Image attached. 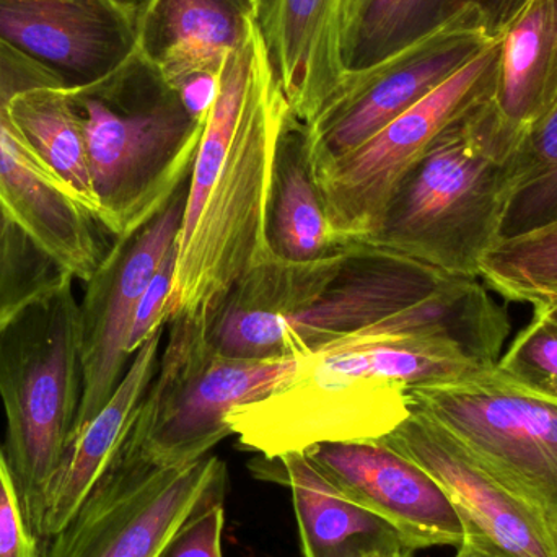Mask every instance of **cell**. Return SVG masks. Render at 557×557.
<instances>
[{
    "mask_svg": "<svg viewBox=\"0 0 557 557\" xmlns=\"http://www.w3.org/2000/svg\"><path fill=\"white\" fill-rule=\"evenodd\" d=\"M517 146L490 101L481 104L429 147L393 193L375 234L357 245L480 278L481 261L503 240Z\"/></svg>",
    "mask_w": 557,
    "mask_h": 557,
    "instance_id": "cell-1",
    "label": "cell"
},
{
    "mask_svg": "<svg viewBox=\"0 0 557 557\" xmlns=\"http://www.w3.org/2000/svg\"><path fill=\"white\" fill-rule=\"evenodd\" d=\"M67 91L87 144L98 221L113 238L133 234L188 182L206 120L139 51L103 81Z\"/></svg>",
    "mask_w": 557,
    "mask_h": 557,
    "instance_id": "cell-2",
    "label": "cell"
},
{
    "mask_svg": "<svg viewBox=\"0 0 557 557\" xmlns=\"http://www.w3.org/2000/svg\"><path fill=\"white\" fill-rule=\"evenodd\" d=\"M74 281L65 278L0 331L3 451L38 539L84 393L81 304Z\"/></svg>",
    "mask_w": 557,
    "mask_h": 557,
    "instance_id": "cell-3",
    "label": "cell"
},
{
    "mask_svg": "<svg viewBox=\"0 0 557 557\" xmlns=\"http://www.w3.org/2000/svg\"><path fill=\"white\" fill-rule=\"evenodd\" d=\"M288 114L264 58L201 218L178 250L166 324L183 314H214L242 278L276 257L270 214Z\"/></svg>",
    "mask_w": 557,
    "mask_h": 557,
    "instance_id": "cell-4",
    "label": "cell"
},
{
    "mask_svg": "<svg viewBox=\"0 0 557 557\" xmlns=\"http://www.w3.org/2000/svg\"><path fill=\"white\" fill-rule=\"evenodd\" d=\"M212 314L166 326L159 369L117 454L152 468L191 463L231 437L228 412L270 395L297 370L292 357H232L215 346Z\"/></svg>",
    "mask_w": 557,
    "mask_h": 557,
    "instance_id": "cell-5",
    "label": "cell"
},
{
    "mask_svg": "<svg viewBox=\"0 0 557 557\" xmlns=\"http://www.w3.org/2000/svg\"><path fill=\"white\" fill-rule=\"evenodd\" d=\"M409 408L444 429L557 530V398L493 366L409 389Z\"/></svg>",
    "mask_w": 557,
    "mask_h": 557,
    "instance_id": "cell-6",
    "label": "cell"
},
{
    "mask_svg": "<svg viewBox=\"0 0 557 557\" xmlns=\"http://www.w3.org/2000/svg\"><path fill=\"white\" fill-rule=\"evenodd\" d=\"M276 389L232 409L242 447L274 460L321 444L379 441L411 414L409 388L359 362L304 356Z\"/></svg>",
    "mask_w": 557,
    "mask_h": 557,
    "instance_id": "cell-7",
    "label": "cell"
},
{
    "mask_svg": "<svg viewBox=\"0 0 557 557\" xmlns=\"http://www.w3.org/2000/svg\"><path fill=\"white\" fill-rule=\"evenodd\" d=\"M499 39L369 143L310 173L337 245L372 237L406 173L448 127L491 100Z\"/></svg>",
    "mask_w": 557,
    "mask_h": 557,
    "instance_id": "cell-8",
    "label": "cell"
},
{
    "mask_svg": "<svg viewBox=\"0 0 557 557\" xmlns=\"http://www.w3.org/2000/svg\"><path fill=\"white\" fill-rule=\"evenodd\" d=\"M494 41L476 13L463 10L379 64L346 72L333 98L305 124L310 173L369 143Z\"/></svg>",
    "mask_w": 557,
    "mask_h": 557,
    "instance_id": "cell-9",
    "label": "cell"
},
{
    "mask_svg": "<svg viewBox=\"0 0 557 557\" xmlns=\"http://www.w3.org/2000/svg\"><path fill=\"white\" fill-rule=\"evenodd\" d=\"M224 476L214 455L172 468L116 455L42 557H157Z\"/></svg>",
    "mask_w": 557,
    "mask_h": 557,
    "instance_id": "cell-10",
    "label": "cell"
},
{
    "mask_svg": "<svg viewBox=\"0 0 557 557\" xmlns=\"http://www.w3.org/2000/svg\"><path fill=\"white\" fill-rule=\"evenodd\" d=\"M39 87L62 85L0 39V201L72 276L87 282L110 250L108 232L42 165L10 116L13 97Z\"/></svg>",
    "mask_w": 557,
    "mask_h": 557,
    "instance_id": "cell-11",
    "label": "cell"
},
{
    "mask_svg": "<svg viewBox=\"0 0 557 557\" xmlns=\"http://www.w3.org/2000/svg\"><path fill=\"white\" fill-rule=\"evenodd\" d=\"M188 189L189 180L156 218L133 234L114 238L95 273L84 282V393L75 431L107 405L129 367L133 357L127 354V337L134 313L166 251L180 244Z\"/></svg>",
    "mask_w": 557,
    "mask_h": 557,
    "instance_id": "cell-12",
    "label": "cell"
},
{
    "mask_svg": "<svg viewBox=\"0 0 557 557\" xmlns=\"http://www.w3.org/2000/svg\"><path fill=\"white\" fill-rule=\"evenodd\" d=\"M382 441L437 481L460 517L465 543L499 557H557V530L548 519L425 416L411 411Z\"/></svg>",
    "mask_w": 557,
    "mask_h": 557,
    "instance_id": "cell-13",
    "label": "cell"
},
{
    "mask_svg": "<svg viewBox=\"0 0 557 557\" xmlns=\"http://www.w3.org/2000/svg\"><path fill=\"white\" fill-rule=\"evenodd\" d=\"M0 39L65 90L103 81L137 51L136 0H0Z\"/></svg>",
    "mask_w": 557,
    "mask_h": 557,
    "instance_id": "cell-14",
    "label": "cell"
},
{
    "mask_svg": "<svg viewBox=\"0 0 557 557\" xmlns=\"http://www.w3.org/2000/svg\"><path fill=\"white\" fill-rule=\"evenodd\" d=\"M304 455L334 490L388 522L411 552L463 543L460 517L437 481L382 438L321 444Z\"/></svg>",
    "mask_w": 557,
    "mask_h": 557,
    "instance_id": "cell-15",
    "label": "cell"
},
{
    "mask_svg": "<svg viewBox=\"0 0 557 557\" xmlns=\"http://www.w3.org/2000/svg\"><path fill=\"white\" fill-rule=\"evenodd\" d=\"M352 247L343 270L307 307L278 323L274 354L300 359L444 285L450 274L399 255Z\"/></svg>",
    "mask_w": 557,
    "mask_h": 557,
    "instance_id": "cell-16",
    "label": "cell"
},
{
    "mask_svg": "<svg viewBox=\"0 0 557 557\" xmlns=\"http://www.w3.org/2000/svg\"><path fill=\"white\" fill-rule=\"evenodd\" d=\"M346 0H260L257 26L271 75L295 117L310 124L343 82Z\"/></svg>",
    "mask_w": 557,
    "mask_h": 557,
    "instance_id": "cell-17",
    "label": "cell"
},
{
    "mask_svg": "<svg viewBox=\"0 0 557 557\" xmlns=\"http://www.w3.org/2000/svg\"><path fill=\"white\" fill-rule=\"evenodd\" d=\"M257 0H137V51L173 87L221 75L257 25Z\"/></svg>",
    "mask_w": 557,
    "mask_h": 557,
    "instance_id": "cell-18",
    "label": "cell"
},
{
    "mask_svg": "<svg viewBox=\"0 0 557 557\" xmlns=\"http://www.w3.org/2000/svg\"><path fill=\"white\" fill-rule=\"evenodd\" d=\"M165 327L166 324L160 326L136 350L123 380L107 405L75 431L49 496L39 533L41 542H48L71 520L123 447L139 411L140 401L159 369Z\"/></svg>",
    "mask_w": 557,
    "mask_h": 557,
    "instance_id": "cell-19",
    "label": "cell"
},
{
    "mask_svg": "<svg viewBox=\"0 0 557 557\" xmlns=\"http://www.w3.org/2000/svg\"><path fill=\"white\" fill-rule=\"evenodd\" d=\"M261 460L267 476L290 490L305 557H379L411 552L388 522L334 490L304 454Z\"/></svg>",
    "mask_w": 557,
    "mask_h": 557,
    "instance_id": "cell-20",
    "label": "cell"
},
{
    "mask_svg": "<svg viewBox=\"0 0 557 557\" xmlns=\"http://www.w3.org/2000/svg\"><path fill=\"white\" fill-rule=\"evenodd\" d=\"M503 129L519 140L557 104V0H530L499 39L490 100Z\"/></svg>",
    "mask_w": 557,
    "mask_h": 557,
    "instance_id": "cell-21",
    "label": "cell"
},
{
    "mask_svg": "<svg viewBox=\"0 0 557 557\" xmlns=\"http://www.w3.org/2000/svg\"><path fill=\"white\" fill-rule=\"evenodd\" d=\"M305 124L288 114L278 144L270 214L274 253L294 263L320 260L337 247L307 162Z\"/></svg>",
    "mask_w": 557,
    "mask_h": 557,
    "instance_id": "cell-22",
    "label": "cell"
},
{
    "mask_svg": "<svg viewBox=\"0 0 557 557\" xmlns=\"http://www.w3.org/2000/svg\"><path fill=\"white\" fill-rule=\"evenodd\" d=\"M10 116L42 165L98 221L87 144L69 91L62 87L22 91L10 101Z\"/></svg>",
    "mask_w": 557,
    "mask_h": 557,
    "instance_id": "cell-23",
    "label": "cell"
},
{
    "mask_svg": "<svg viewBox=\"0 0 557 557\" xmlns=\"http://www.w3.org/2000/svg\"><path fill=\"white\" fill-rule=\"evenodd\" d=\"M442 25L441 0H357L344 18V71L372 67Z\"/></svg>",
    "mask_w": 557,
    "mask_h": 557,
    "instance_id": "cell-24",
    "label": "cell"
},
{
    "mask_svg": "<svg viewBox=\"0 0 557 557\" xmlns=\"http://www.w3.org/2000/svg\"><path fill=\"white\" fill-rule=\"evenodd\" d=\"M516 169L503 238L557 221V104L520 137Z\"/></svg>",
    "mask_w": 557,
    "mask_h": 557,
    "instance_id": "cell-25",
    "label": "cell"
},
{
    "mask_svg": "<svg viewBox=\"0 0 557 557\" xmlns=\"http://www.w3.org/2000/svg\"><path fill=\"white\" fill-rule=\"evenodd\" d=\"M480 278L507 301L557 298V221L497 242L481 261Z\"/></svg>",
    "mask_w": 557,
    "mask_h": 557,
    "instance_id": "cell-26",
    "label": "cell"
},
{
    "mask_svg": "<svg viewBox=\"0 0 557 557\" xmlns=\"http://www.w3.org/2000/svg\"><path fill=\"white\" fill-rule=\"evenodd\" d=\"M71 276L0 201V331Z\"/></svg>",
    "mask_w": 557,
    "mask_h": 557,
    "instance_id": "cell-27",
    "label": "cell"
},
{
    "mask_svg": "<svg viewBox=\"0 0 557 557\" xmlns=\"http://www.w3.org/2000/svg\"><path fill=\"white\" fill-rule=\"evenodd\" d=\"M500 372L527 388L557 398V326L533 313L496 363Z\"/></svg>",
    "mask_w": 557,
    "mask_h": 557,
    "instance_id": "cell-28",
    "label": "cell"
},
{
    "mask_svg": "<svg viewBox=\"0 0 557 557\" xmlns=\"http://www.w3.org/2000/svg\"><path fill=\"white\" fill-rule=\"evenodd\" d=\"M227 476L205 494L157 557H222Z\"/></svg>",
    "mask_w": 557,
    "mask_h": 557,
    "instance_id": "cell-29",
    "label": "cell"
},
{
    "mask_svg": "<svg viewBox=\"0 0 557 557\" xmlns=\"http://www.w3.org/2000/svg\"><path fill=\"white\" fill-rule=\"evenodd\" d=\"M41 540L29 527L5 451L0 447V557H42Z\"/></svg>",
    "mask_w": 557,
    "mask_h": 557,
    "instance_id": "cell-30",
    "label": "cell"
},
{
    "mask_svg": "<svg viewBox=\"0 0 557 557\" xmlns=\"http://www.w3.org/2000/svg\"><path fill=\"white\" fill-rule=\"evenodd\" d=\"M178 248L180 244H175L166 251L159 270L153 274L152 281L140 297L133 324H131L129 337H127V354L131 357L160 326L166 324V305L172 294L173 278H175L176 263H178Z\"/></svg>",
    "mask_w": 557,
    "mask_h": 557,
    "instance_id": "cell-31",
    "label": "cell"
},
{
    "mask_svg": "<svg viewBox=\"0 0 557 557\" xmlns=\"http://www.w3.org/2000/svg\"><path fill=\"white\" fill-rule=\"evenodd\" d=\"M529 3L530 0H441V20L447 23L463 10H471L487 35L497 39Z\"/></svg>",
    "mask_w": 557,
    "mask_h": 557,
    "instance_id": "cell-32",
    "label": "cell"
},
{
    "mask_svg": "<svg viewBox=\"0 0 557 557\" xmlns=\"http://www.w3.org/2000/svg\"><path fill=\"white\" fill-rule=\"evenodd\" d=\"M533 313L546 318V320L552 321L557 326V298L533 305Z\"/></svg>",
    "mask_w": 557,
    "mask_h": 557,
    "instance_id": "cell-33",
    "label": "cell"
},
{
    "mask_svg": "<svg viewBox=\"0 0 557 557\" xmlns=\"http://www.w3.org/2000/svg\"><path fill=\"white\" fill-rule=\"evenodd\" d=\"M455 557H499L493 555V553L486 552V549L478 548V546L470 545V543H461L458 546V552Z\"/></svg>",
    "mask_w": 557,
    "mask_h": 557,
    "instance_id": "cell-34",
    "label": "cell"
},
{
    "mask_svg": "<svg viewBox=\"0 0 557 557\" xmlns=\"http://www.w3.org/2000/svg\"><path fill=\"white\" fill-rule=\"evenodd\" d=\"M379 557H412V552L395 553V555L379 556Z\"/></svg>",
    "mask_w": 557,
    "mask_h": 557,
    "instance_id": "cell-35",
    "label": "cell"
},
{
    "mask_svg": "<svg viewBox=\"0 0 557 557\" xmlns=\"http://www.w3.org/2000/svg\"><path fill=\"white\" fill-rule=\"evenodd\" d=\"M354 2H357V0H346V12L347 9H349V7L352 5ZM344 18H346V16H344Z\"/></svg>",
    "mask_w": 557,
    "mask_h": 557,
    "instance_id": "cell-36",
    "label": "cell"
},
{
    "mask_svg": "<svg viewBox=\"0 0 557 557\" xmlns=\"http://www.w3.org/2000/svg\"><path fill=\"white\" fill-rule=\"evenodd\" d=\"M260 2V0H257V3Z\"/></svg>",
    "mask_w": 557,
    "mask_h": 557,
    "instance_id": "cell-37",
    "label": "cell"
}]
</instances>
